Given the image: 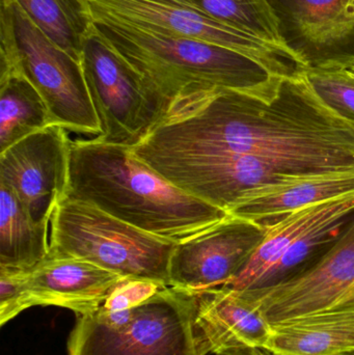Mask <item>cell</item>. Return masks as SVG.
I'll use <instances>...</instances> for the list:
<instances>
[{
  "mask_svg": "<svg viewBox=\"0 0 354 355\" xmlns=\"http://www.w3.org/2000/svg\"><path fill=\"white\" fill-rule=\"evenodd\" d=\"M303 70L272 99L224 89L181 98L133 152L147 164L255 155L301 173L354 168V119L326 103Z\"/></svg>",
  "mask_w": 354,
  "mask_h": 355,
  "instance_id": "obj_1",
  "label": "cell"
},
{
  "mask_svg": "<svg viewBox=\"0 0 354 355\" xmlns=\"http://www.w3.org/2000/svg\"><path fill=\"white\" fill-rule=\"evenodd\" d=\"M66 198L175 243L231 215L172 185L139 159L132 147L98 137L71 139Z\"/></svg>",
  "mask_w": 354,
  "mask_h": 355,
  "instance_id": "obj_2",
  "label": "cell"
},
{
  "mask_svg": "<svg viewBox=\"0 0 354 355\" xmlns=\"http://www.w3.org/2000/svg\"><path fill=\"white\" fill-rule=\"evenodd\" d=\"M93 20L102 41L143 79L166 112L177 100L208 89H232L272 99L288 79L220 46L120 21Z\"/></svg>",
  "mask_w": 354,
  "mask_h": 355,
  "instance_id": "obj_3",
  "label": "cell"
},
{
  "mask_svg": "<svg viewBox=\"0 0 354 355\" xmlns=\"http://www.w3.org/2000/svg\"><path fill=\"white\" fill-rule=\"evenodd\" d=\"M176 244L69 198L56 206L50 223L49 257L87 261L127 279L168 287Z\"/></svg>",
  "mask_w": 354,
  "mask_h": 355,
  "instance_id": "obj_4",
  "label": "cell"
},
{
  "mask_svg": "<svg viewBox=\"0 0 354 355\" xmlns=\"http://www.w3.org/2000/svg\"><path fill=\"white\" fill-rule=\"evenodd\" d=\"M197 295L160 290L132 310L77 316L69 355H200L193 318Z\"/></svg>",
  "mask_w": 354,
  "mask_h": 355,
  "instance_id": "obj_5",
  "label": "cell"
},
{
  "mask_svg": "<svg viewBox=\"0 0 354 355\" xmlns=\"http://www.w3.org/2000/svg\"><path fill=\"white\" fill-rule=\"evenodd\" d=\"M10 3L19 46L17 76L25 77L39 92L52 125L101 137V125L81 62L58 47L16 0H10Z\"/></svg>",
  "mask_w": 354,
  "mask_h": 355,
  "instance_id": "obj_6",
  "label": "cell"
},
{
  "mask_svg": "<svg viewBox=\"0 0 354 355\" xmlns=\"http://www.w3.org/2000/svg\"><path fill=\"white\" fill-rule=\"evenodd\" d=\"M93 18H105L239 52L276 76L301 70L287 52L256 35L224 24L189 0H89Z\"/></svg>",
  "mask_w": 354,
  "mask_h": 355,
  "instance_id": "obj_7",
  "label": "cell"
},
{
  "mask_svg": "<svg viewBox=\"0 0 354 355\" xmlns=\"http://www.w3.org/2000/svg\"><path fill=\"white\" fill-rule=\"evenodd\" d=\"M81 64L101 125L98 139L133 147L166 116L163 103L102 41L94 25L83 46Z\"/></svg>",
  "mask_w": 354,
  "mask_h": 355,
  "instance_id": "obj_8",
  "label": "cell"
},
{
  "mask_svg": "<svg viewBox=\"0 0 354 355\" xmlns=\"http://www.w3.org/2000/svg\"><path fill=\"white\" fill-rule=\"evenodd\" d=\"M237 292L257 306L272 325L354 306V215L317 262L270 287Z\"/></svg>",
  "mask_w": 354,
  "mask_h": 355,
  "instance_id": "obj_9",
  "label": "cell"
},
{
  "mask_svg": "<svg viewBox=\"0 0 354 355\" xmlns=\"http://www.w3.org/2000/svg\"><path fill=\"white\" fill-rule=\"evenodd\" d=\"M268 231V223L230 216L179 242L168 269L170 287L191 295L228 286L241 272Z\"/></svg>",
  "mask_w": 354,
  "mask_h": 355,
  "instance_id": "obj_10",
  "label": "cell"
},
{
  "mask_svg": "<svg viewBox=\"0 0 354 355\" xmlns=\"http://www.w3.org/2000/svg\"><path fill=\"white\" fill-rule=\"evenodd\" d=\"M70 144L67 129L50 125L0 153V183L8 186L37 219L52 217L66 198Z\"/></svg>",
  "mask_w": 354,
  "mask_h": 355,
  "instance_id": "obj_11",
  "label": "cell"
},
{
  "mask_svg": "<svg viewBox=\"0 0 354 355\" xmlns=\"http://www.w3.org/2000/svg\"><path fill=\"white\" fill-rule=\"evenodd\" d=\"M193 331L200 355H276L269 350L272 324L228 287L197 295Z\"/></svg>",
  "mask_w": 354,
  "mask_h": 355,
  "instance_id": "obj_12",
  "label": "cell"
},
{
  "mask_svg": "<svg viewBox=\"0 0 354 355\" xmlns=\"http://www.w3.org/2000/svg\"><path fill=\"white\" fill-rule=\"evenodd\" d=\"M124 279L127 277L74 258L49 257L25 272L33 306H60L77 316L95 314Z\"/></svg>",
  "mask_w": 354,
  "mask_h": 355,
  "instance_id": "obj_13",
  "label": "cell"
},
{
  "mask_svg": "<svg viewBox=\"0 0 354 355\" xmlns=\"http://www.w3.org/2000/svg\"><path fill=\"white\" fill-rule=\"evenodd\" d=\"M354 191V168L297 173L276 183L247 190L229 214L264 223L314 202Z\"/></svg>",
  "mask_w": 354,
  "mask_h": 355,
  "instance_id": "obj_14",
  "label": "cell"
},
{
  "mask_svg": "<svg viewBox=\"0 0 354 355\" xmlns=\"http://www.w3.org/2000/svg\"><path fill=\"white\" fill-rule=\"evenodd\" d=\"M354 202V191L287 213L272 223L245 268L226 287L235 291L259 289L283 257L313 225Z\"/></svg>",
  "mask_w": 354,
  "mask_h": 355,
  "instance_id": "obj_15",
  "label": "cell"
},
{
  "mask_svg": "<svg viewBox=\"0 0 354 355\" xmlns=\"http://www.w3.org/2000/svg\"><path fill=\"white\" fill-rule=\"evenodd\" d=\"M269 350L276 355H343L354 352V306L272 325Z\"/></svg>",
  "mask_w": 354,
  "mask_h": 355,
  "instance_id": "obj_16",
  "label": "cell"
},
{
  "mask_svg": "<svg viewBox=\"0 0 354 355\" xmlns=\"http://www.w3.org/2000/svg\"><path fill=\"white\" fill-rule=\"evenodd\" d=\"M51 217L37 219L6 184L0 183V269L28 272L50 254Z\"/></svg>",
  "mask_w": 354,
  "mask_h": 355,
  "instance_id": "obj_17",
  "label": "cell"
},
{
  "mask_svg": "<svg viewBox=\"0 0 354 355\" xmlns=\"http://www.w3.org/2000/svg\"><path fill=\"white\" fill-rule=\"evenodd\" d=\"M280 19L316 47L334 46L354 33V0H268Z\"/></svg>",
  "mask_w": 354,
  "mask_h": 355,
  "instance_id": "obj_18",
  "label": "cell"
},
{
  "mask_svg": "<svg viewBox=\"0 0 354 355\" xmlns=\"http://www.w3.org/2000/svg\"><path fill=\"white\" fill-rule=\"evenodd\" d=\"M31 20L64 52L81 62L93 28L89 0H16Z\"/></svg>",
  "mask_w": 354,
  "mask_h": 355,
  "instance_id": "obj_19",
  "label": "cell"
},
{
  "mask_svg": "<svg viewBox=\"0 0 354 355\" xmlns=\"http://www.w3.org/2000/svg\"><path fill=\"white\" fill-rule=\"evenodd\" d=\"M215 20L256 35L294 58L301 69L311 62L293 48L283 33L282 21L268 0H189Z\"/></svg>",
  "mask_w": 354,
  "mask_h": 355,
  "instance_id": "obj_20",
  "label": "cell"
},
{
  "mask_svg": "<svg viewBox=\"0 0 354 355\" xmlns=\"http://www.w3.org/2000/svg\"><path fill=\"white\" fill-rule=\"evenodd\" d=\"M50 125L45 101L25 77L0 79V153Z\"/></svg>",
  "mask_w": 354,
  "mask_h": 355,
  "instance_id": "obj_21",
  "label": "cell"
},
{
  "mask_svg": "<svg viewBox=\"0 0 354 355\" xmlns=\"http://www.w3.org/2000/svg\"><path fill=\"white\" fill-rule=\"evenodd\" d=\"M303 71L312 89L326 103L354 119L353 79L321 60Z\"/></svg>",
  "mask_w": 354,
  "mask_h": 355,
  "instance_id": "obj_22",
  "label": "cell"
},
{
  "mask_svg": "<svg viewBox=\"0 0 354 355\" xmlns=\"http://www.w3.org/2000/svg\"><path fill=\"white\" fill-rule=\"evenodd\" d=\"M166 287L168 286L150 279H124L112 290L98 311L118 313L132 310Z\"/></svg>",
  "mask_w": 354,
  "mask_h": 355,
  "instance_id": "obj_23",
  "label": "cell"
},
{
  "mask_svg": "<svg viewBox=\"0 0 354 355\" xmlns=\"http://www.w3.org/2000/svg\"><path fill=\"white\" fill-rule=\"evenodd\" d=\"M33 308L25 272L0 269V325L18 316L23 311Z\"/></svg>",
  "mask_w": 354,
  "mask_h": 355,
  "instance_id": "obj_24",
  "label": "cell"
},
{
  "mask_svg": "<svg viewBox=\"0 0 354 355\" xmlns=\"http://www.w3.org/2000/svg\"><path fill=\"white\" fill-rule=\"evenodd\" d=\"M343 355H354V352H348V354H345Z\"/></svg>",
  "mask_w": 354,
  "mask_h": 355,
  "instance_id": "obj_25",
  "label": "cell"
}]
</instances>
